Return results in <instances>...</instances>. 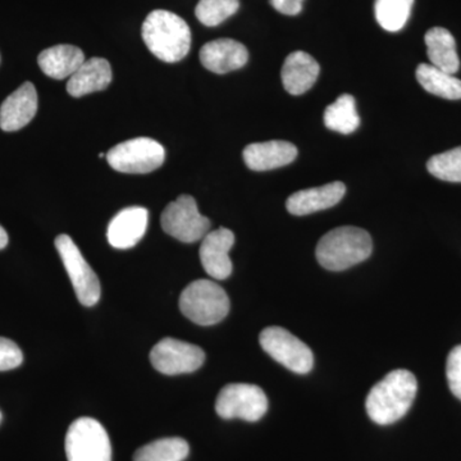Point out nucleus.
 Instances as JSON below:
<instances>
[{
    "mask_svg": "<svg viewBox=\"0 0 461 461\" xmlns=\"http://www.w3.org/2000/svg\"><path fill=\"white\" fill-rule=\"evenodd\" d=\"M417 391L415 375L406 369H396L372 388L366 397V412L379 426L395 423L411 408Z\"/></svg>",
    "mask_w": 461,
    "mask_h": 461,
    "instance_id": "f257e3e1",
    "label": "nucleus"
},
{
    "mask_svg": "<svg viewBox=\"0 0 461 461\" xmlns=\"http://www.w3.org/2000/svg\"><path fill=\"white\" fill-rule=\"evenodd\" d=\"M141 36L150 53L163 62H178L190 51L189 25L180 16L165 9L148 14L142 23Z\"/></svg>",
    "mask_w": 461,
    "mask_h": 461,
    "instance_id": "f03ea898",
    "label": "nucleus"
},
{
    "mask_svg": "<svg viewBox=\"0 0 461 461\" xmlns=\"http://www.w3.org/2000/svg\"><path fill=\"white\" fill-rule=\"evenodd\" d=\"M373 242L366 230L353 226L330 230L318 242L315 257L323 268L345 271L371 257Z\"/></svg>",
    "mask_w": 461,
    "mask_h": 461,
    "instance_id": "7ed1b4c3",
    "label": "nucleus"
},
{
    "mask_svg": "<svg viewBox=\"0 0 461 461\" xmlns=\"http://www.w3.org/2000/svg\"><path fill=\"white\" fill-rule=\"evenodd\" d=\"M180 309L194 323L213 326L229 315L230 299L220 285L211 280H198L191 282L182 291Z\"/></svg>",
    "mask_w": 461,
    "mask_h": 461,
    "instance_id": "20e7f679",
    "label": "nucleus"
},
{
    "mask_svg": "<svg viewBox=\"0 0 461 461\" xmlns=\"http://www.w3.org/2000/svg\"><path fill=\"white\" fill-rule=\"evenodd\" d=\"M68 461H112L107 430L93 418H80L69 426L66 436Z\"/></svg>",
    "mask_w": 461,
    "mask_h": 461,
    "instance_id": "39448f33",
    "label": "nucleus"
},
{
    "mask_svg": "<svg viewBox=\"0 0 461 461\" xmlns=\"http://www.w3.org/2000/svg\"><path fill=\"white\" fill-rule=\"evenodd\" d=\"M105 158L115 171L145 175L162 167L166 150L153 139L138 138L115 145Z\"/></svg>",
    "mask_w": 461,
    "mask_h": 461,
    "instance_id": "423d86ee",
    "label": "nucleus"
},
{
    "mask_svg": "<svg viewBox=\"0 0 461 461\" xmlns=\"http://www.w3.org/2000/svg\"><path fill=\"white\" fill-rule=\"evenodd\" d=\"M260 346L288 371L306 375L313 369L314 355L302 339L282 327H268L259 336Z\"/></svg>",
    "mask_w": 461,
    "mask_h": 461,
    "instance_id": "0eeeda50",
    "label": "nucleus"
},
{
    "mask_svg": "<svg viewBox=\"0 0 461 461\" xmlns=\"http://www.w3.org/2000/svg\"><path fill=\"white\" fill-rule=\"evenodd\" d=\"M162 229L181 242L199 241L211 230V221L200 214L196 200L190 195H180L169 203L160 217Z\"/></svg>",
    "mask_w": 461,
    "mask_h": 461,
    "instance_id": "6e6552de",
    "label": "nucleus"
},
{
    "mask_svg": "<svg viewBox=\"0 0 461 461\" xmlns=\"http://www.w3.org/2000/svg\"><path fill=\"white\" fill-rule=\"evenodd\" d=\"M268 411V399L259 386L230 384L221 390L215 411L223 420L258 421Z\"/></svg>",
    "mask_w": 461,
    "mask_h": 461,
    "instance_id": "1a4fd4ad",
    "label": "nucleus"
},
{
    "mask_svg": "<svg viewBox=\"0 0 461 461\" xmlns=\"http://www.w3.org/2000/svg\"><path fill=\"white\" fill-rule=\"evenodd\" d=\"M60 259L65 264L69 280L74 285L78 302L85 306H94L99 302L102 287L96 273L85 260L77 245L68 235H59L54 241Z\"/></svg>",
    "mask_w": 461,
    "mask_h": 461,
    "instance_id": "9d476101",
    "label": "nucleus"
},
{
    "mask_svg": "<svg viewBox=\"0 0 461 461\" xmlns=\"http://www.w3.org/2000/svg\"><path fill=\"white\" fill-rule=\"evenodd\" d=\"M205 362V353L199 346L166 338L150 351V363L166 375H185L198 371Z\"/></svg>",
    "mask_w": 461,
    "mask_h": 461,
    "instance_id": "9b49d317",
    "label": "nucleus"
},
{
    "mask_svg": "<svg viewBox=\"0 0 461 461\" xmlns=\"http://www.w3.org/2000/svg\"><path fill=\"white\" fill-rule=\"evenodd\" d=\"M235 244V235L229 229L212 230L203 239L200 247V260L203 268L214 280H226L232 273L230 250Z\"/></svg>",
    "mask_w": 461,
    "mask_h": 461,
    "instance_id": "f8f14e48",
    "label": "nucleus"
},
{
    "mask_svg": "<svg viewBox=\"0 0 461 461\" xmlns=\"http://www.w3.org/2000/svg\"><path fill=\"white\" fill-rule=\"evenodd\" d=\"M249 51L233 39H217L206 42L200 50V62L208 71L217 75L229 74L247 65Z\"/></svg>",
    "mask_w": 461,
    "mask_h": 461,
    "instance_id": "ddd939ff",
    "label": "nucleus"
},
{
    "mask_svg": "<svg viewBox=\"0 0 461 461\" xmlns=\"http://www.w3.org/2000/svg\"><path fill=\"white\" fill-rule=\"evenodd\" d=\"M38 93L32 83H25L3 102L0 107V129L18 131L32 122L38 112Z\"/></svg>",
    "mask_w": 461,
    "mask_h": 461,
    "instance_id": "4468645a",
    "label": "nucleus"
},
{
    "mask_svg": "<svg viewBox=\"0 0 461 461\" xmlns=\"http://www.w3.org/2000/svg\"><path fill=\"white\" fill-rule=\"evenodd\" d=\"M149 213L142 206H130L115 214L109 223L107 238L115 249H131L138 244L148 229Z\"/></svg>",
    "mask_w": 461,
    "mask_h": 461,
    "instance_id": "2eb2a0df",
    "label": "nucleus"
},
{
    "mask_svg": "<svg viewBox=\"0 0 461 461\" xmlns=\"http://www.w3.org/2000/svg\"><path fill=\"white\" fill-rule=\"evenodd\" d=\"M345 194V184L339 181L330 182L323 186L294 193L287 199L286 208L293 215H308L339 204Z\"/></svg>",
    "mask_w": 461,
    "mask_h": 461,
    "instance_id": "dca6fc26",
    "label": "nucleus"
},
{
    "mask_svg": "<svg viewBox=\"0 0 461 461\" xmlns=\"http://www.w3.org/2000/svg\"><path fill=\"white\" fill-rule=\"evenodd\" d=\"M297 148L291 142L272 140L254 142L244 149V160L251 171L263 172L281 168L293 163Z\"/></svg>",
    "mask_w": 461,
    "mask_h": 461,
    "instance_id": "f3484780",
    "label": "nucleus"
},
{
    "mask_svg": "<svg viewBox=\"0 0 461 461\" xmlns=\"http://www.w3.org/2000/svg\"><path fill=\"white\" fill-rule=\"evenodd\" d=\"M321 67L311 54L296 50L285 59L281 77L285 90L291 95H302L314 86Z\"/></svg>",
    "mask_w": 461,
    "mask_h": 461,
    "instance_id": "a211bd4d",
    "label": "nucleus"
},
{
    "mask_svg": "<svg viewBox=\"0 0 461 461\" xmlns=\"http://www.w3.org/2000/svg\"><path fill=\"white\" fill-rule=\"evenodd\" d=\"M112 67L104 58H91L69 77L67 91L74 98L107 89L112 83Z\"/></svg>",
    "mask_w": 461,
    "mask_h": 461,
    "instance_id": "6ab92c4d",
    "label": "nucleus"
},
{
    "mask_svg": "<svg viewBox=\"0 0 461 461\" xmlns=\"http://www.w3.org/2000/svg\"><path fill=\"white\" fill-rule=\"evenodd\" d=\"M84 62V51L68 44L48 48L42 50L38 58L41 71L54 80L71 77Z\"/></svg>",
    "mask_w": 461,
    "mask_h": 461,
    "instance_id": "aec40b11",
    "label": "nucleus"
},
{
    "mask_svg": "<svg viewBox=\"0 0 461 461\" xmlns=\"http://www.w3.org/2000/svg\"><path fill=\"white\" fill-rule=\"evenodd\" d=\"M424 41L430 65L451 75L459 71L460 59L453 33L444 27H433L424 36Z\"/></svg>",
    "mask_w": 461,
    "mask_h": 461,
    "instance_id": "412c9836",
    "label": "nucleus"
},
{
    "mask_svg": "<svg viewBox=\"0 0 461 461\" xmlns=\"http://www.w3.org/2000/svg\"><path fill=\"white\" fill-rule=\"evenodd\" d=\"M415 75L420 86L429 94L448 100L461 99V80L454 75L429 63L418 66Z\"/></svg>",
    "mask_w": 461,
    "mask_h": 461,
    "instance_id": "4be33fe9",
    "label": "nucleus"
},
{
    "mask_svg": "<svg viewBox=\"0 0 461 461\" xmlns=\"http://www.w3.org/2000/svg\"><path fill=\"white\" fill-rule=\"evenodd\" d=\"M323 120L327 129L332 131L344 133V135L357 131L360 118L354 96L344 94L336 99L335 103L327 107Z\"/></svg>",
    "mask_w": 461,
    "mask_h": 461,
    "instance_id": "5701e85b",
    "label": "nucleus"
},
{
    "mask_svg": "<svg viewBox=\"0 0 461 461\" xmlns=\"http://www.w3.org/2000/svg\"><path fill=\"white\" fill-rule=\"evenodd\" d=\"M189 451L184 438L169 437L142 446L133 455V461H184Z\"/></svg>",
    "mask_w": 461,
    "mask_h": 461,
    "instance_id": "b1692460",
    "label": "nucleus"
},
{
    "mask_svg": "<svg viewBox=\"0 0 461 461\" xmlns=\"http://www.w3.org/2000/svg\"><path fill=\"white\" fill-rule=\"evenodd\" d=\"M414 0H375V20L382 29L397 32L403 29L411 14Z\"/></svg>",
    "mask_w": 461,
    "mask_h": 461,
    "instance_id": "393cba45",
    "label": "nucleus"
},
{
    "mask_svg": "<svg viewBox=\"0 0 461 461\" xmlns=\"http://www.w3.org/2000/svg\"><path fill=\"white\" fill-rule=\"evenodd\" d=\"M240 8V0H200L195 16L204 26L215 27L229 20Z\"/></svg>",
    "mask_w": 461,
    "mask_h": 461,
    "instance_id": "a878e982",
    "label": "nucleus"
},
{
    "mask_svg": "<svg viewBox=\"0 0 461 461\" xmlns=\"http://www.w3.org/2000/svg\"><path fill=\"white\" fill-rule=\"evenodd\" d=\"M427 168L438 180L461 182V147L433 156Z\"/></svg>",
    "mask_w": 461,
    "mask_h": 461,
    "instance_id": "bb28decb",
    "label": "nucleus"
},
{
    "mask_svg": "<svg viewBox=\"0 0 461 461\" xmlns=\"http://www.w3.org/2000/svg\"><path fill=\"white\" fill-rule=\"evenodd\" d=\"M446 375L451 393L461 400V345L454 348L448 354Z\"/></svg>",
    "mask_w": 461,
    "mask_h": 461,
    "instance_id": "cd10ccee",
    "label": "nucleus"
},
{
    "mask_svg": "<svg viewBox=\"0 0 461 461\" xmlns=\"http://www.w3.org/2000/svg\"><path fill=\"white\" fill-rule=\"evenodd\" d=\"M23 362L21 348L12 339L0 338V372L17 368Z\"/></svg>",
    "mask_w": 461,
    "mask_h": 461,
    "instance_id": "c85d7f7f",
    "label": "nucleus"
},
{
    "mask_svg": "<svg viewBox=\"0 0 461 461\" xmlns=\"http://www.w3.org/2000/svg\"><path fill=\"white\" fill-rule=\"evenodd\" d=\"M304 0H271L272 7L286 16H296L302 12Z\"/></svg>",
    "mask_w": 461,
    "mask_h": 461,
    "instance_id": "c756f323",
    "label": "nucleus"
},
{
    "mask_svg": "<svg viewBox=\"0 0 461 461\" xmlns=\"http://www.w3.org/2000/svg\"><path fill=\"white\" fill-rule=\"evenodd\" d=\"M8 245V233L7 230L3 229L2 226H0V250L2 249H5Z\"/></svg>",
    "mask_w": 461,
    "mask_h": 461,
    "instance_id": "7c9ffc66",
    "label": "nucleus"
},
{
    "mask_svg": "<svg viewBox=\"0 0 461 461\" xmlns=\"http://www.w3.org/2000/svg\"><path fill=\"white\" fill-rule=\"evenodd\" d=\"M2 420H3V415H2V412H0V423H2Z\"/></svg>",
    "mask_w": 461,
    "mask_h": 461,
    "instance_id": "2f4dec72",
    "label": "nucleus"
}]
</instances>
